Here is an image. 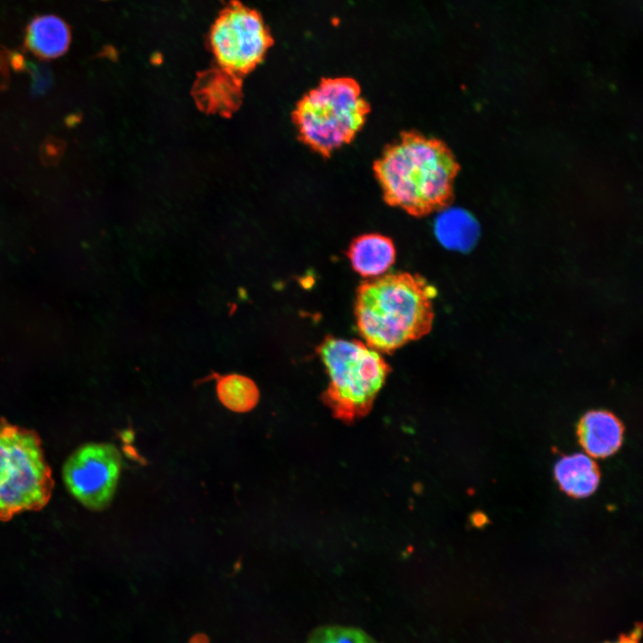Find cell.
Instances as JSON below:
<instances>
[{"instance_id": "6da1fadb", "label": "cell", "mask_w": 643, "mask_h": 643, "mask_svg": "<svg viewBox=\"0 0 643 643\" xmlns=\"http://www.w3.org/2000/svg\"><path fill=\"white\" fill-rule=\"evenodd\" d=\"M457 170L441 140L414 129L402 130L372 163L385 204L415 218L448 206Z\"/></svg>"}, {"instance_id": "7a4b0ae2", "label": "cell", "mask_w": 643, "mask_h": 643, "mask_svg": "<svg viewBox=\"0 0 643 643\" xmlns=\"http://www.w3.org/2000/svg\"><path fill=\"white\" fill-rule=\"evenodd\" d=\"M437 290L424 277L391 272L363 280L354 313L358 333L372 349L392 354L430 332Z\"/></svg>"}, {"instance_id": "3957f363", "label": "cell", "mask_w": 643, "mask_h": 643, "mask_svg": "<svg viewBox=\"0 0 643 643\" xmlns=\"http://www.w3.org/2000/svg\"><path fill=\"white\" fill-rule=\"evenodd\" d=\"M372 107L351 77L322 78L296 103L291 120L300 143L323 159L351 144Z\"/></svg>"}, {"instance_id": "277c9868", "label": "cell", "mask_w": 643, "mask_h": 643, "mask_svg": "<svg viewBox=\"0 0 643 643\" xmlns=\"http://www.w3.org/2000/svg\"><path fill=\"white\" fill-rule=\"evenodd\" d=\"M329 376L322 395L332 413L352 422L371 410L391 368L380 353L356 339L327 336L316 347Z\"/></svg>"}, {"instance_id": "5b68a950", "label": "cell", "mask_w": 643, "mask_h": 643, "mask_svg": "<svg viewBox=\"0 0 643 643\" xmlns=\"http://www.w3.org/2000/svg\"><path fill=\"white\" fill-rule=\"evenodd\" d=\"M52 489L51 471L38 436L0 422V520L41 509Z\"/></svg>"}, {"instance_id": "8992f818", "label": "cell", "mask_w": 643, "mask_h": 643, "mask_svg": "<svg viewBox=\"0 0 643 643\" xmlns=\"http://www.w3.org/2000/svg\"><path fill=\"white\" fill-rule=\"evenodd\" d=\"M207 43L215 66L242 79L263 61L273 39L258 11L231 0L211 26Z\"/></svg>"}, {"instance_id": "52a82bcc", "label": "cell", "mask_w": 643, "mask_h": 643, "mask_svg": "<svg viewBox=\"0 0 643 643\" xmlns=\"http://www.w3.org/2000/svg\"><path fill=\"white\" fill-rule=\"evenodd\" d=\"M121 470V455L110 443H88L65 461L63 479L69 492L85 507L101 511L113 501Z\"/></svg>"}, {"instance_id": "ba28073f", "label": "cell", "mask_w": 643, "mask_h": 643, "mask_svg": "<svg viewBox=\"0 0 643 643\" xmlns=\"http://www.w3.org/2000/svg\"><path fill=\"white\" fill-rule=\"evenodd\" d=\"M193 95L200 108L207 113L229 115L240 105L242 79L213 66L199 73Z\"/></svg>"}, {"instance_id": "9c48e42d", "label": "cell", "mask_w": 643, "mask_h": 643, "mask_svg": "<svg viewBox=\"0 0 643 643\" xmlns=\"http://www.w3.org/2000/svg\"><path fill=\"white\" fill-rule=\"evenodd\" d=\"M578 436L588 455L604 458L614 454L621 447L623 427L612 413L594 410L586 413L580 419Z\"/></svg>"}, {"instance_id": "30bf717a", "label": "cell", "mask_w": 643, "mask_h": 643, "mask_svg": "<svg viewBox=\"0 0 643 643\" xmlns=\"http://www.w3.org/2000/svg\"><path fill=\"white\" fill-rule=\"evenodd\" d=\"M393 240L380 233H364L352 239L347 256L355 271L363 278L384 274L396 261Z\"/></svg>"}, {"instance_id": "8fae6325", "label": "cell", "mask_w": 643, "mask_h": 643, "mask_svg": "<svg viewBox=\"0 0 643 643\" xmlns=\"http://www.w3.org/2000/svg\"><path fill=\"white\" fill-rule=\"evenodd\" d=\"M71 29L60 17L53 14L36 16L25 31V45L37 57L54 59L62 56L71 44Z\"/></svg>"}, {"instance_id": "7c38bea8", "label": "cell", "mask_w": 643, "mask_h": 643, "mask_svg": "<svg viewBox=\"0 0 643 643\" xmlns=\"http://www.w3.org/2000/svg\"><path fill=\"white\" fill-rule=\"evenodd\" d=\"M434 231L440 244L447 249L468 252L476 245L480 236L477 220L466 210L450 207L439 211Z\"/></svg>"}, {"instance_id": "4fadbf2b", "label": "cell", "mask_w": 643, "mask_h": 643, "mask_svg": "<svg viewBox=\"0 0 643 643\" xmlns=\"http://www.w3.org/2000/svg\"><path fill=\"white\" fill-rule=\"evenodd\" d=\"M555 477L562 490L573 497H586L597 489L599 472L587 454L576 453L560 458L555 466Z\"/></svg>"}, {"instance_id": "5bb4252c", "label": "cell", "mask_w": 643, "mask_h": 643, "mask_svg": "<svg viewBox=\"0 0 643 643\" xmlns=\"http://www.w3.org/2000/svg\"><path fill=\"white\" fill-rule=\"evenodd\" d=\"M216 393L226 408L238 413L253 410L260 397L255 381L237 373L219 376L216 379Z\"/></svg>"}, {"instance_id": "9a60e30c", "label": "cell", "mask_w": 643, "mask_h": 643, "mask_svg": "<svg viewBox=\"0 0 643 643\" xmlns=\"http://www.w3.org/2000/svg\"><path fill=\"white\" fill-rule=\"evenodd\" d=\"M307 643H377L363 630L342 626H326L317 629Z\"/></svg>"}, {"instance_id": "2e32d148", "label": "cell", "mask_w": 643, "mask_h": 643, "mask_svg": "<svg viewBox=\"0 0 643 643\" xmlns=\"http://www.w3.org/2000/svg\"><path fill=\"white\" fill-rule=\"evenodd\" d=\"M639 636L640 628H636L630 634L622 636L617 640L606 643H639Z\"/></svg>"}, {"instance_id": "e0dca14e", "label": "cell", "mask_w": 643, "mask_h": 643, "mask_svg": "<svg viewBox=\"0 0 643 643\" xmlns=\"http://www.w3.org/2000/svg\"><path fill=\"white\" fill-rule=\"evenodd\" d=\"M189 643H208V639L205 635H195L190 639Z\"/></svg>"}]
</instances>
